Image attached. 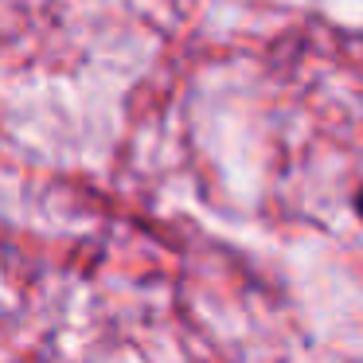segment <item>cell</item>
<instances>
[{
  "label": "cell",
  "mask_w": 363,
  "mask_h": 363,
  "mask_svg": "<svg viewBox=\"0 0 363 363\" xmlns=\"http://www.w3.org/2000/svg\"><path fill=\"white\" fill-rule=\"evenodd\" d=\"M355 211H359V219H363V188H359V196H355Z\"/></svg>",
  "instance_id": "obj_1"
}]
</instances>
